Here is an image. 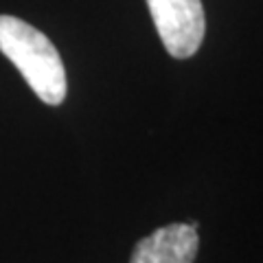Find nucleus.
Masks as SVG:
<instances>
[{
    "instance_id": "2",
    "label": "nucleus",
    "mask_w": 263,
    "mask_h": 263,
    "mask_svg": "<svg viewBox=\"0 0 263 263\" xmlns=\"http://www.w3.org/2000/svg\"><path fill=\"white\" fill-rule=\"evenodd\" d=\"M147 7L171 57L186 60L197 53L206 33L202 0H147Z\"/></svg>"
},
{
    "instance_id": "3",
    "label": "nucleus",
    "mask_w": 263,
    "mask_h": 263,
    "mask_svg": "<svg viewBox=\"0 0 263 263\" xmlns=\"http://www.w3.org/2000/svg\"><path fill=\"white\" fill-rule=\"evenodd\" d=\"M197 248L200 235L193 224H167L134 246L129 263H193Z\"/></svg>"
},
{
    "instance_id": "1",
    "label": "nucleus",
    "mask_w": 263,
    "mask_h": 263,
    "mask_svg": "<svg viewBox=\"0 0 263 263\" xmlns=\"http://www.w3.org/2000/svg\"><path fill=\"white\" fill-rule=\"evenodd\" d=\"M0 53L20 70L29 88L46 105H60L66 99L64 62L42 31L15 15H0Z\"/></svg>"
}]
</instances>
